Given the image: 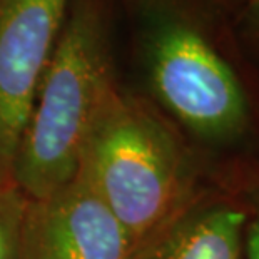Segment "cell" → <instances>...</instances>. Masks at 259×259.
<instances>
[{
	"instance_id": "1",
	"label": "cell",
	"mask_w": 259,
	"mask_h": 259,
	"mask_svg": "<svg viewBox=\"0 0 259 259\" xmlns=\"http://www.w3.org/2000/svg\"><path fill=\"white\" fill-rule=\"evenodd\" d=\"M115 91L109 29L99 0H75L37 87L10 179L27 199L74 179L94 122Z\"/></svg>"
},
{
	"instance_id": "2",
	"label": "cell",
	"mask_w": 259,
	"mask_h": 259,
	"mask_svg": "<svg viewBox=\"0 0 259 259\" xmlns=\"http://www.w3.org/2000/svg\"><path fill=\"white\" fill-rule=\"evenodd\" d=\"M77 172L89 181L141 252L174 212L183 191V164L172 136L117 87L87 136Z\"/></svg>"
},
{
	"instance_id": "3",
	"label": "cell",
	"mask_w": 259,
	"mask_h": 259,
	"mask_svg": "<svg viewBox=\"0 0 259 259\" xmlns=\"http://www.w3.org/2000/svg\"><path fill=\"white\" fill-rule=\"evenodd\" d=\"M144 46L154 94L187 129L206 139H223L242 127L244 91L192 22L172 12L154 14Z\"/></svg>"
},
{
	"instance_id": "4",
	"label": "cell",
	"mask_w": 259,
	"mask_h": 259,
	"mask_svg": "<svg viewBox=\"0 0 259 259\" xmlns=\"http://www.w3.org/2000/svg\"><path fill=\"white\" fill-rule=\"evenodd\" d=\"M69 0H0V181L10 178Z\"/></svg>"
},
{
	"instance_id": "5",
	"label": "cell",
	"mask_w": 259,
	"mask_h": 259,
	"mask_svg": "<svg viewBox=\"0 0 259 259\" xmlns=\"http://www.w3.org/2000/svg\"><path fill=\"white\" fill-rule=\"evenodd\" d=\"M136 241L84 176L27 202L19 259H137Z\"/></svg>"
},
{
	"instance_id": "6",
	"label": "cell",
	"mask_w": 259,
	"mask_h": 259,
	"mask_svg": "<svg viewBox=\"0 0 259 259\" xmlns=\"http://www.w3.org/2000/svg\"><path fill=\"white\" fill-rule=\"evenodd\" d=\"M246 214L214 207L178 226L151 259H239Z\"/></svg>"
},
{
	"instance_id": "7",
	"label": "cell",
	"mask_w": 259,
	"mask_h": 259,
	"mask_svg": "<svg viewBox=\"0 0 259 259\" xmlns=\"http://www.w3.org/2000/svg\"><path fill=\"white\" fill-rule=\"evenodd\" d=\"M29 199L12 179L0 181V259H19V239Z\"/></svg>"
},
{
	"instance_id": "8",
	"label": "cell",
	"mask_w": 259,
	"mask_h": 259,
	"mask_svg": "<svg viewBox=\"0 0 259 259\" xmlns=\"http://www.w3.org/2000/svg\"><path fill=\"white\" fill-rule=\"evenodd\" d=\"M246 252H247V259H259V219L252 223L249 226V229H247Z\"/></svg>"
},
{
	"instance_id": "9",
	"label": "cell",
	"mask_w": 259,
	"mask_h": 259,
	"mask_svg": "<svg viewBox=\"0 0 259 259\" xmlns=\"http://www.w3.org/2000/svg\"><path fill=\"white\" fill-rule=\"evenodd\" d=\"M251 2H256V4H259V0H251Z\"/></svg>"
}]
</instances>
